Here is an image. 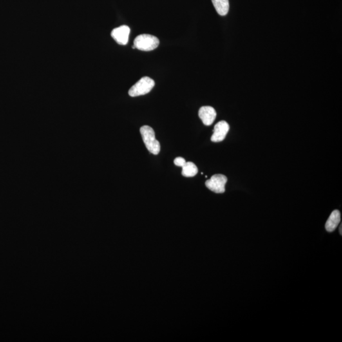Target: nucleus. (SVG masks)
Instances as JSON below:
<instances>
[{"mask_svg": "<svg viewBox=\"0 0 342 342\" xmlns=\"http://www.w3.org/2000/svg\"><path fill=\"white\" fill-rule=\"evenodd\" d=\"M182 175L185 177H193L198 173V168L193 162H188L182 167Z\"/></svg>", "mask_w": 342, "mask_h": 342, "instance_id": "9d476101", "label": "nucleus"}, {"mask_svg": "<svg viewBox=\"0 0 342 342\" xmlns=\"http://www.w3.org/2000/svg\"><path fill=\"white\" fill-rule=\"evenodd\" d=\"M340 233H341V235L342 234V225H341V228H340Z\"/></svg>", "mask_w": 342, "mask_h": 342, "instance_id": "f8f14e48", "label": "nucleus"}, {"mask_svg": "<svg viewBox=\"0 0 342 342\" xmlns=\"http://www.w3.org/2000/svg\"><path fill=\"white\" fill-rule=\"evenodd\" d=\"M130 28L127 26H121L114 29L112 31L111 36L118 44L126 45L129 41Z\"/></svg>", "mask_w": 342, "mask_h": 342, "instance_id": "39448f33", "label": "nucleus"}, {"mask_svg": "<svg viewBox=\"0 0 342 342\" xmlns=\"http://www.w3.org/2000/svg\"><path fill=\"white\" fill-rule=\"evenodd\" d=\"M159 40L157 38L147 34L138 36L134 41V46L135 48L144 51L155 50L159 45Z\"/></svg>", "mask_w": 342, "mask_h": 342, "instance_id": "f03ea898", "label": "nucleus"}, {"mask_svg": "<svg viewBox=\"0 0 342 342\" xmlns=\"http://www.w3.org/2000/svg\"><path fill=\"white\" fill-rule=\"evenodd\" d=\"M140 133L148 151L153 155H158L160 151V144L156 140L153 129L149 126H144L140 128Z\"/></svg>", "mask_w": 342, "mask_h": 342, "instance_id": "f257e3e1", "label": "nucleus"}, {"mask_svg": "<svg viewBox=\"0 0 342 342\" xmlns=\"http://www.w3.org/2000/svg\"><path fill=\"white\" fill-rule=\"evenodd\" d=\"M229 130V124L225 120H221L214 126V133L211 137L213 142H221L225 139L226 136Z\"/></svg>", "mask_w": 342, "mask_h": 342, "instance_id": "423d86ee", "label": "nucleus"}, {"mask_svg": "<svg viewBox=\"0 0 342 342\" xmlns=\"http://www.w3.org/2000/svg\"><path fill=\"white\" fill-rule=\"evenodd\" d=\"M186 160L183 157H177L174 160V164L178 167H183L186 163Z\"/></svg>", "mask_w": 342, "mask_h": 342, "instance_id": "9b49d317", "label": "nucleus"}, {"mask_svg": "<svg viewBox=\"0 0 342 342\" xmlns=\"http://www.w3.org/2000/svg\"><path fill=\"white\" fill-rule=\"evenodd\" d=\"M217 12L221 16H225L229 12V0H212Z\"/></svg>", "mask_w": 342, "mask_h": 342, "instance_id": "1a4fd4ad", "label": "nucleus"}, {"mask_svg": "<svg viewBox=\"0 0 342 342\" xmlns=\"http://www.w3.org/2000/svg\"><path fill=\"white\" fill-rule=\"evenodd\" d=\"M227 182V176L223 174H215L205 182V186L214 193H223L225 191V185Z\"/></svg>", "mask_w": 342, "mask_h": 342, "instance_id": "20e7f679", "label": "nucleus"}, {"mask_svg": "<svg viewBox=\"0 0 342 342\" xmlns=\"http://www.w3.org/2000/svg\"><path fill=\"white\" fill-rule=\"evenodd\" d=\"M199 117L205 126H211L215 120L217 114L215 109L210 106L202 107L198 111Z\"/></svg>", "mask_w": 342, "mask_h": 342, "instance_id": "0eeeda50", "label": "nucleus"}, {"mask_svg": "<svg viewBox=\"0 0 342 342\" xmlns=\"http://www.w3.org/2000/svg\"><path fill=\"white\" fill-rule=\"evenodd\" d=\"M341 212L338 210H335L333 211L332 213L326 221L325 228L326 231L328 232H333L336 229L341 222Z\"/></svg>", "mask_w": 342, "mask_h": 342, "instance_id": "6e6552de", "label": "nucleus"}, {"mask_svg": "<svg viewBox=\"0 0 342 342\" xmlns=\"http://www.w3.org/2000/svg\"><path fill=\"white\" fill-rule=\"evenodd\" d=\"M155 86V81L149 77H144L134 84L129 90V95L132 97H139L151 92Z\"/></svg>", "mask_w": 342, "mask_h": 342, "instance_id": "7ed1b4c3", "label": "nucleus"}]
</instances>
